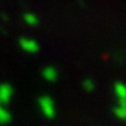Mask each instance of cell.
<instances>
[{
	"label": "cell",
	"mask_w": 126,
	"mask_h": 126,
	"mask_svg": "<svg viewBox=\"0 0 126 126\" xmlns=\"http://www.w3.org/2000/svg\"><path fill=\"white\" fill-rule=\"evenodd\" d=\"M38 106H39V110L42 112V114L48 119H52L55 116V103L54 100L51 99L49 96H42L39 97L38 100Z\"/></svg>",
	"instance_id": "obj_1"
},
{
	"label": "cell",
	"mask_w": 126,
	"mask_h": 126,
	"mask_svg": "<svg viewBox=\"0 0 126 126\" xmlns=\"http://www.w3.org/2000/svg\"><path fill=\"white\" fill-rule=\"evenodd\" d=\"M19 45L20 48L28 52V54H35L39 51V44L35 41V39H31V38H22L19 41Z\"/></svg>",
	"instance_id": "obj_2"
},
{
	"label": "cell",
	"mask_w": 126,
	"mask_h": 126,
	"mask_svg": "<svg viewBox=\"0 0 126 126\" xmlns=\"http://www.w3.org/2000/svg\"><path fill=\"white\" fill-rule=\"evenodd\" d=\"M13 96V87L7 83L0 84V103H9Z\"/></svg>",
	"instance_id": "obj_3"
},
{
	"label": "cell",
	"mask_w": 126,
	"mask_h": 126,
	"mask_svg": "<svg viewBox=\"0 0 126 126\" xmlns=\"http://www.w3.org/2000/svg\"><path fill=\"white\" fill-rule=\"evenodd\" d=\"M114 96L117 97L119 103H126V84L116 83L114 84Z\"/></svg>",
	"instance_id": "obj_4"
},
{
	"label": "cell",
	"mask_w": 126,
	"mask_h": 126,
	"mask_svg": "<svg viewBox=\"0 0 126 126\" xmlns=\"http://www.w3.org/2000/svg\"><path fill=\"white\" fill-rule=\"evenodd\" d=\"M42 77H44V80H47L49 83H54L58 78V71L54 67H45L42 70Z\"/></svg>",
	"instance_id": "obj_5"
},
{
	"label": "cell",
	"mask_w": 126,
	"mask_h": 126,
	"mask_svg": "<svg viewBox=\"0 0 126 126\" xmlns=\"http://www.w3.org/2000/svg\"><path fill=\"white\" fill-rule=\"evenodd\" d=\"M23 20H25V23L28 26H36L39 23L38 16H36L35 13H29V12L23 15Z\"/></svg>",
	"instance_id": "obj_6"
},
{
	"label": "cell",
	"mask_w": 126,
	"mask_h": 126,
	"mask_svg": "<svg viewBox=\"0 0 126 126\" xmlns=\"http://www.w3.org/2000/svg\"><path fill=\"white\" fill-rule=\"evenodd\" d=\"M113 113L119 117V119H122V120H126V103H119L116 107H114Z\"/></svg>",
	"instance_id": "obj_7"
},
{
	"label": "cell",
	"mask_w": 126,
	"mask_h": 126,
	"mask_svg": "<svg viewBox=\"0 0 126 126\" xmlns=\"http://www.w3.org/2000/svg\"><path fill=\"white\" fill-rule=\"evenodd\" d=\"M10 122V113L3 107V104L0 103V125H4V123H9Z\"/></svg>",
	"instance_id": "obj_8"
},
{
	"label": "cell",
	"mask_w": 126,
	"mask_h": 126,
	"mask_svg": "<svg viewBox=\"0 0 126 126\" xmlns=\"http://www.w3.org/2000/svg\"><path fill=\"white\" fill-rule=\"evenodd\" d=\"M83 86H84V88H86L87 91H93V90H94V83H93L91 80H84Z\"/></svg>",
	"instance_id": "obj_9"
}]
</instances>
